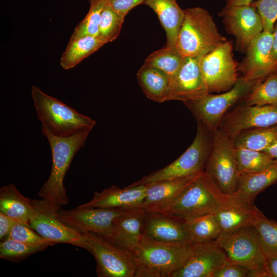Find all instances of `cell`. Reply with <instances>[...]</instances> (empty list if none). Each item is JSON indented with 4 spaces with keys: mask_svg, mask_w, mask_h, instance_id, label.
I'll return each instance as SVG.
<instances>
[{
    "mask_svg": "<svg viewBox=\"0 0 277 277\" xmlns=\"http://www.w3.org/2000/svg\"><path fill=\"white\" fill-rule=\"evenodd\" d=\"M91 131H85L68 137H59L42 130L50 145L52 167L48 180L38 195L47 207L53 213L69 203L64 180L66 172L76 152L84 146Z\"/></svg>",
    "mask_w": 277,
    "mask_h": 277,
    "instance_id": "obj_1",
    "label": "cell"
},
{
    "mask_svg": "<svg viewBox=\"0 0 277 277\" xmlns=\"http://www.w3.org/2000/svg\"><path fill=\"white\" fill-rule=\"evenodd\" d=\"M228 196L203 172L169 203L148 213H160L186 221L215 213L226 203Z\"/></svg>",
    "mask_w": 277,
    "mask_h": 277,
    "instance_id": "obj_2",
    "label": "cell"
},
{
    "mask_svg": "<svg viewBox=\"0 0 277 277\" xmlns=\"http://www.w3.org/2000/svg\"><path fill=\"white\" fill-rule=\"evenodd\" d=\"M191 244L156 241L142 235L132 252L135 264L134 277H170L190 256Z\"/></svg>",
    "mask_w": 277,
    "mask_h": 277,
    "instance_id": "obj_3",
    "label": "cell"
},
{
    "mask_svg": "<svg viewBox=\"0 0 277 277\" xmlns=\"http://www.w3.org/2000/svg\"><path fill=\"white\" fill-rule=\"evenodd\" d=\"M184 12L175 44L184 57L200 58L227 41L220 33L206 9L196 7L185 9Z\"/></svg>",
    "mask_w": 277,
    "mask_h": 277,
    "instance_id": "obj_4",
    "label": "cell"
},
{
    "mask_svg": "<svg viewBox=\"0 0 277 277\" xmlns=\"http://www.w3.org/2000/svg\"><path fill=\"white\" fill-rule=\"evenodd\" d=\"M31 95L42 130L59 137H68L85 131H91L96 122L78 113L58 100L33 86Z\"/></svg>",
    "mask_w": 277,
    "mask_h": 277,
    "instance_id": "obj_5",
    "label": "cell"
},
{
    "mask_svg": "<svg viewBox=\"0 0 277 277\" xmlns=\"http://www.w3.org/2000/svg\"><path fill=\"white\" fill-rule=\"evenodd\" d=\"M212 132L197 122L193 141L186 150L167 166L144 176L131 186L185 177L204 172L212 146Z\"/></svg>",
    "mask_w": 277,
    "mask_h": 277,
    "instance_id": "obj_6",
    "label": "cell"
},
{
    "mask_svg": "<svg viewBox=\"0 0 277 277\" xmlns=\"http://www.w3.org/2000/svg\"><path fill=\"white\" fill-rule=\"evenodd\" d=\"M228 262L246 267L251 277H268L266 256L255 229L251 226L222 232L215 240Z\"/></svg>",
    "mask_w": 277,
    "mask_h": 277,
    "instance_id": "obj_7",
    "label": "cell"
},
{
    "mask_svg": "<svg viewBox=\"0 0 277 277\" xmlns=\"http://www.w3.org/2000/svg\"><path fill=\"white\" fill-rule=\"evenodd\" d=\"M264 81V80H263ZM260 80L239 77L229 90L217 94L208 93L197 100L184 103L197 122L212 132L219 128L228 110L240 101L244 100Z\"/></svg>",
    "mask_w": 277,
    "mask_h": 277,
    "instance_id": "obj_8",
    "label": "cell"
},
{
    "mask_svg": "<svg viewBox=\"0 0 277 277\" xmlns=\"http://www.w3.org/2000/svg\"><path fill=\"white\" fill-rule=\"evenodd\" d=\"M212 137L204 172L222 192L232 194L236 190L239 177L233 140L219 128L212 131Z\"/></svg>",
    "mask_w": 277,
    "mask_h": 277,
    "instance_id": "obj_9",
    "label": "cell"
},
{
    "mask_svg": "<svg viewBox=\"0 0 277 277\" xmlns=\"http://www.w3.org/2000/svg\"><path fill=\"white\" fill-rule=\"evenodd\" d=\"M199 63L209 93L226 91L239 78L238 65L233 57L230 41H226L199 58Z\"/></svg>",
    "mask_w": 277,
    "mask_h": 277,
    "instance_id": "obj_10",
    "label": "cell"
},
{
    "mask_svg": "<svg viewBox=\"0 0 277 277\" xmlns=\"http://www.w3.org/2000/svg\"><path fill=\"white\" fill-rule=\"evenodd\" d=\"M88 243L96 262L99 277H134L135 260L131 252L123 250L94 233H81Z\"/></svg>",
    "mask_w": 277,
    "mask_h": 277,
    "instance_id": "obj_11",
    "label": "cell"
},
{
    "mask_svg": "<svg viewBox=\"0 0 277 277\" xmlns=\"http://www.w3.org/2000/svg\"><path fill=\"white\" fill-rule=\"evenodd\" d=\"M35 210L30 226L39 234L54 243H66L91 252L90 246L82 234L62 221L41 200H32Z\"/></svg>",
    "mask_w": 277,
    "mask_h": 277,
    "instance_id": "obj_12",
    "label": "cell"
},
{
    "mask_svg": "<svg viewBox=\"0 0 277 277\" xmlns=\"http://www.w3.org/2000/svg\"><path fill=\"white\" fill-rule=\"evenodd\" d=\"M219 15L228 33L235 38L236 48L246 52L250 43L264 31L262 19L252 5L225 6Z\"/></svg>",
    "mask_w": 277,
    "mask_h": 277,
    "instance_id": "obj_13",
    "label": "cell"
},
{
    "mask_svg": "<svg viewBox=\"0 0 277 277\" xmlns=\"http://www.w3.org/2000/svg\"><path fill=\"white\" fill-rule=\"evenodd\" d=\"M127 210L77 207L68 210L61 209L57 215L65 224L80 233L92 232L107 239L110 235L114 220Z\"/></svg>",
    "mask_w": 277,
    "mask_h": 277,
    "instance_id": "obj_14",
    "label": "cell"
},
{
    "mask_svg": "<svg viewBox=\"0 0 277 277\" xmlns=\"http://www.w3.org/2000/svg\"><path fill=\"white\" fill-rule=\"evenodd\" d=\"M277 124V105L245 103L228 112L219 127L232 140L241 132Z\"/></svg>",
    "mask_w": 277,
    "mask_h": 277,
    "instance_id": "obj_15",
    "label": "cell"
},
{
    "mask_svg": "<svg viewBox=\"0 0 277 277\" xmlns=\"http://www.w3.org/2000/svg\"><path fill=\"white\" fill-rule=\"evenodd\" d=\"M192 245L190 256L170 277H212L216 270L229 262L215 240Z\"/></svg>",
    "mask_w": 277,
    "mask_h": 277,
    "instance_id": "obj_16",
    "label": "cell"
},
{
    "mask_svg": "<svg viewBox=\"0 0 277 277\" xmlns=\"http://www.w3.org/2000/svg\"><path fill=\"white\" fill-rule=\"evenodd\" d=\"M272 32L263 31L250 44L246 56L238 66L242 77L263 81L275 72L272 61Z\"/></svg>",
    "mask_w": 277,
    "mask_h": 277,
    "instance_id": "obj_17",
    "label": "cell"
},
{
    "mask_svg": "<svg viewBox=\"0 0 277 277\" xmlns=\"http://www.w3.org/2000/svg\"><path fill=\"white\" fill-rule=\"evenodd\" d=\"M208 93L199 58L184 57L178 73L170 81L168 101H194Z\"/></svg>",
    "mask_w": 277,
    "mask_h": 277,
    "instance_id": "obj_18",
    "label": "cell"
},
{
    "mask_svg": "<svg viewBox=\"0 0 277 277\" xmlns=\"http://www.w3.org/2000/svg\"><path fill=\"white\" fill-rule=\"evenodd\" d=\"M147 188V185H129L123 188L112 185L100 192L95 191L91 201L78 207L124 210L140 208Z\"/></svg>",
    "mask_w": 277,
    "mask_h": 277,
    "instance_id": "obj_19",
    "label": "cell"
},
{
    "mask_svg": "<svg viewBox=\"0 0 277 277\" xmlns=\"http://www.w3.org/2000/svg\"><path fill=\"white\" fill-rule=\"evenodd\" d=\"M147 213L142 208L127 210L114 220L110 235L106 239L115 246L132 252L141 239Z\"/></svg>",
    "mask_w": 277,
    "mask_h": 277,
    "instance_id": "obj_20",
    "label": "cell"
},
{
    "mask_svg": "<svg viewBox=\"0 0 277 277\" xmlns=\"http://www.w3.org/2000/svg\"><path fill=\"white\" fill-rule=\"evenodd\" d=\"M142 233L158 241L191 244L184 221L160 213L147 212Z\"/></svg>",
    "mask_w": 277,
    "mask_h": 277,
    "instance_id": "obj_21",
    "label": "cell"
},
{
    "mask_svg": "<svg viewBox=\"0 0 277 277\" xmlns=\"http://www.w3.org/2000/svg\"><path fill=\"white\" fill-rule=\"evenodd\" d=\"M260 210L254 204H249L233 194L228 195L226 203L214 213L222 232H228L251 225Z\"/></svg>",
    "mask_w": 277,
    "mask_h": 277,
    "instance_id": "obj_22",
    "label": "cell"
},
{
    "mask_svg": "<svg viewBox=\"0 0 277 277\" xmlns=\"http://www.w3.org/2000/svg\"><path fill=\"white\" fill-rule=\"evenodd\" d=\"M201 173L146 184V195L140 208L151 212L169 203Z\"/></svg>",
    "mask_w": 277,
    "mask_h": 277,
    "instance_id": "obj_23",
    "label": "cell"
},
{
    "mask_svg": "<svg viewBox=\"0 0 277 277\" xmlns=\"http://www.w3.org/2000/svg\"><path fill=\"white\" fill-rule=\"evenodd\" d=\"M277 182V160L267 168L253 173L239 175L233 195L245 202L254 204L256 196Z\"/></svg>",
    "mask_w": 277,
    "mask_h": 277,
    "instance_id": "obj_24",
    "label": "cell"
},
{
    "mask_svg": "<svg viewBox=\"0 0 277 277\" xmlns=\"http://www.w3.org/2000/svg\"><path fill=\"white\" fill-rule=\"evenodd\" d=\"M143 4L152 8L157 15L166 32V46H175L184 16V10L176 0H145Z\"/></svg>",
    "mask_w": 277,
    "mask_h": 277,
    "instance_id": "obj_25",
    "label": "cell"
},
{
    "mask_svg": "<svg viewBox=\"0 0 277 277\" xmlns=\"http://www.w3.org/2000/svg\"><path fill=\"white\" fill-rule=\"evenodd\" d=\"M34 210L32 200L22 194L14 184H10L1 188V212L18 222L30 225Z\"/></svg>",
    "mask_w": 277,
    "mask_h": 277,
    "instance_id": "obj_26",
    "label": "cell"
},
{
    "mask_svg": "<svg viewBox=\"0 0 277 277\" xmlns=\"http://www.w3.org/2000/svg\"><path fill=\"white\" fill-rule=\"evenodd\" d=\"M137 79L148 98L157 103L168 101L170 80L164 73L144 64L137 73Z\"/></svg>",
    "mask_w": 277,
    "mask_h": 277,
    "instance_id": "obj_27",
    "label": "cell"
},
{
    "mask_svg": "<svg viewBox=\"0 0 277 277\" xmlns=\"http://www.w3.org/2000/svg\"><path fill=\"white\" fill-rule=\"evenodd\" d=\"M105 44L98 37L92 36L70 39L61 57L60 65L65 70L71 69Z\"/></svg>",
    "mask_w": 277,
    "mask_h": 277,
    "instance_id": "obj_28",
    "label": "cell"
},
{
    "mask_svg": "<svg viewBox=\"0 0 277 277\" xmlns=\"http://www.w3.org/2000/svg\"><path fill=\"white\" fill-rule=\"evenodd\" d=\"M191 243H201L216 240L222 232L213 213L205 214L184 221Z\"/></svg>",
    "mask_w": 277,
    "mask_h": 277,
    "instance_id": "obj_29",
    "label": "cell"
},
{
    "mask_svg": "<svg viewBox=\"0 0 277 277\" xmlns=\"http://www.w3.org/2000/svg\"><path fill=\"white\" fill-rule=\"evenodd\" d=\"M184 57L175 46H166L149 55L144 64L164 73L172 81L177 75Z\"/></svg>",
    "mask_w": 277,
    "mask_h": 277,
    "instance_id": "obj_30",
    "label": "cell"
},
{
    "mask_svg": "<svg viewBox=\"0 0 277 277\" xmlns=\"http://www.w3.org/2000/svg\"><path fill=\"white\" fill-rule=\"evenodd\" d=\"M276 141L277 124L243 131L233 140L235 147L261 151Z\"/></svg>",
    "mask_w": 277,
    "mask_h": 277,
    "instance_id": "obj_31",
    "label": "cell"
},
{
    "mask_svg": "<svg viewBox=\"0 0 277 277\" xmlns=\"http://www.w3.org/2000/svg\"><path fill=\"white\" fill-rule=\"evenodd\" d=\"M235 155L239 175L262 170L275 161L263 151L242 147H235Z\"/></svg>",
    "mask_w": 277,
    "mask_h": 277,
    "instance_id": "obj_32",
    "label": "cell"
},
{
    "mask_svg": "<svg viewBox=\"0 0 277 277\" xmlns=\"http://www.w3.org/2000/svg\"><path fill=\"white\" fill-rule=\"evenodd\" d=\"M251 225L255 229L266 257L277 254V221L267 218L260 210Z\"/></svg>",
    "mask_w": 277,
    "mask_h": 277,
    "instance_id": "obj_33",
    "label": "cell"
},
{
    "mask_svg": "<svg viewBox=\"0 0 277 277\" xmlns=\"http://www.w3.org/2000/svg\"><path fill=\"white\" fill-rule=\"evenodd\" d=\"M244 100L248 105H277V71L259 83Z\"/></svg>",
    "mask_w": 277,
    "mask_h": 277,
    "instance_id": "obj_34",
    "label": "cell"
},
{
    "mask_svg": "<svg viewBox=\"0 0 277 277\" xmlns=\"http://www.w3.org/2000/svg\"><path fill=\"white\" fill-rule=\"evenodd\" d=\"M48 247V245L29 244L6 238L0 243V258L19 262L35 253L44 251Z\"/></svg>",
    "mask_w": 277,
    "mask_h": 277,
    "instance_id": "obj_35",
    "label": "cell"
},
{
    "mask_svg": "<svg viewBox=\"0 0 277 277\" xmlns=\"http://www.w3.org/2000/svg\"><path fill=\"white\" fill-rule=\"evenodd\" d=\"M106 3V0H96L90 4L88 12L74 29L70 40L85 36L98 37L101 13Z\"/></svg>",
    "mask_w": 277,
    "mask_h": 277,
    "instance_id": "obj_36",
    "label": "cell"
},
{
    "mask_svg": "<svg viewBox=\"0 0 277 277\" xmlns=\"http://www.w3.org/2000/svg\"><path fill=\"white\" fill-rule=\"evenodd\" d=\"M124 18L106 2L101 13L98 37L105 44L115 40L120 33Z\"/></svg>",
    "mask_w": 277,
    "mask_h": 277,
    "instance_id": "obj_37",
    "label": "cell"
},
{
    "mask_svg": "<svg viewBox=\"0 0 277 277\" xmlns=\"http://www.w3.org/2000/svg\"><path fill=\"white\" fill-rule=\"evenodd\" d=\"M6 238L33 245H45L50 246L55 244L39 234L29 225L19 222L13 226Z\"/></svg>",
    "mask_w": 277,
    "mask_h": 277,
    "instance_id": "obj_38",
    "label": "cell"
},
{
    "mask_svg": "<svg viewBox=\"0 0 277 277\" xmlns=\"http://www.w3.org/2000/svg\"><path fill=\"white\" fill-rule=\"evenodd\" d=\"M251 4L261 16L264 31L272 32L277 21V0H255Z\"/></svg>",
    "mask_w": 277,
    "mask_h": 277,
    "instance_id": "obj_39",
    "label": "cell"
},
{
    "mask_svg": "<svg viewBox=\"0 0 277 277\" xmlns=\"http://www.w3.org/2000/svg\"><path fill=\"white\" fill-rule=\"evenodd\" d=\"M251 277V270L243 265L228 262L216 270L212 277Z\"/></svg>",
    "mask_w": 277,
    "mask_h": 277,
    "instance_id": "obj_40",
    "label": "cell"
},
{
    "mask_svg": "<svg viewBox=\"0 0 277 277\" xmlns=\"http://www.w3.org/2000/svg\"><path fill=\"white\" fill-rule=\"evenodd\" d=\"M145 0H106L118 13L125 17L133 8L143 4Z\"/></svg>",
    "mask_w": 277,
    "mask_h": 277,
    "instance_id": "obj_41",
    "label": "cell"
},
{
    "mask_svg": "<svg viewBox=\"0 0 277 277\" xmlns=\"http://www.w3.org/2000/svg\"><path fill=\"white\" fill-rule=\"evenodd\" d=\"M18 221L0 211V239H5Z\"/></svg>",
    "mask_w": 277,
    "mask_h": 277,
    "instance_id": "obj_42",
    "label": "cell"
},
{
    "mask_svg": "<svg viewBox=\"0 0 277 277\" xmlns=\"http://www.w3.org/2000/svg\"><path fill=\"white\" fill-rule=\"evenodd\" d=\"M268 277H277V254L266 257Z\"/></svg>",
    "mask_w": 277,
    "mask_h": 277,
    "instance_id": "obj_43",
    "label": "cell"
},
{
    "mask_svg": "<svg viewBox=\"0 0 277 277\" xmlns=\"http://www.w3.org/2000/svg\"><path fill=\"white\" fill-rule=\"evenodd\" d=\"M272 61L274 72L277 71V21L275 22L272 32Z\"/></svg>",
    "mask_w": 277,
    "mask_h": 277,
    "instance_id": "obj_44",
    "label": "cell"
},
{
    "mask_svg": "<svg viewBox=\"0 0 277 277\" xmlns=\"http://www.w3.org/2000/svg\"><path fill=\"white\" fill-rule=\"evenodd\" d=\"M263 152L268 154L273 159L277 160V141L265 149Z\"/></svg>",
    "mask_w": 277,
    "mask_h": 277,
    "instance_id": "obj_45",
    "label": "cell"
},
{
    "mask_svg": "<svg viewBox=\"0 0 277 277\" xmlns=\"http://www.w3.org/2000/svg\"><path fill=\"white\" fill-rule=\"evenodd\" d=\"M255 0H226L225 6L249 5Z\"/></svg>",
    "mask_w": 277,
    "mask_h": 277,
    "instance_id": "obj_46",
    "label": "cell"
},
{
    "mask_svg": "<svg viewBox=\"0 0 277 277\" xmlns=\"http://www.w3.org/2000/svg\"><path fill=\"white\" fill-rule=\"evenodd\" d=\"M90 4L92 3V2L96 1V0H87Z\"/></svg>",
    "mask_w": 277,
    "mask_h": 277,
    "instance_id": "obj_47",
    "label": "cell"
}]
</instances>
